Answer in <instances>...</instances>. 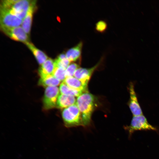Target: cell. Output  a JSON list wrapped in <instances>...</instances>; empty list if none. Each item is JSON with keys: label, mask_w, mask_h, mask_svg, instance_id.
<instances>
[{"label": "cell", "mask_w": 159, "mask_h": 159, "mask_svg": "<svg viewBox=\"0 0 159 159\" xmlns=\"http://www.w3.org/2000/svg\"><path fill=\"white\" fill-rule=\"evenodd\" d=\"M25 44L32 53L39 64L42 65L48 59L46 54L36 48L32 43L29 42Z\"/></svg>", "instance_id": "cell-15"}, {"label": "cell", "mask_w": 159, "mask_h": 159, "mask_svg": "<svg viewBox=\"0 0 159 159\" xmlns=\"http://www.w3.org/2000/svg\"><path fill=\"white\" fill-rule=\"evenodd\" d=\"M75 97L61 94L58 98L57 107L59 108H66L76 103Z\"/></svg>", "instance_id": "cell-14"}, {"label": "cell", "mask_w": 159, "mask_h": 159, "mask_svg": "<svg viewBox=\"0 0 159 159\" xmlns=\"http://www.w3.org/2000/svg\"><path fill=\"white\" fill-rule=\"evenodd\" d=\"M59 90L57 86L48 87L46 88L43 100V107L48 110L57 107Z\"/></svg>", "instance_id": "cell-4"}, {"label": "cell", "mask_w": 159, "mask_h": 159, "mask_svg": "<svg viewBox=\"0 0 159 159\" xmlns=\"http://www.w3.org/2000/svg\"><path fill=\"white\" fill-rule=\"evenodd\" d=\"M102 59L94 66L90 68H79L75 71L74 77L87 86L91 77L94 70L98 67Z\"/></svg>", "instance_id": "cell-9"}, {"label": "cell", "mask_w": 159, "mask_h": 159, "mask_svg": "<svg viewBox=\"0 0 159 159\" xmlns=\"http://www.w3.org/2000/svg\"><path fill=\"white\" fill-rule=\"evenodd\" d=\"M55 68L54 62L50 58L48 59L42 65L39 72L40 78L53 75Z\"/></svg>", "instance_id": "cell-13"}, {"label": "cell", "mask_w": 159, "mask_h": 159, "mask_svg": "<svg viewBox=\"0 0 159 159\" xmlns=\"http://www.w3.org/2000/svg\"><path fill=\"white\" fill-rule=\"evenodd\" d=\"M62 115L66 127L83 126L81 114L76 104L64 109Z\"/></svg>", "instance_id": "cell-2"}, {"label": "cell", "mask_w": 159, "mask_h": 159, "mask_svg": "<svg viewBox=\"0 0 159 159\" xmlns=\"http://www.w3.org/2000/svg\"><path fill=\"white\" fill-rule=\"evenodd\" d=\"M82 46L83 42L81 41L67 50L65 54L70 62L76 61L81 58Z\"/></svg>", "instance_id": "cell-11"}, {"label": "cell", "mask_w": 159, "mask_h": 159, "mask_svg": "<svg viewBox=\"0 0 159 159\" xmlns=\"http://www.w3.org/2000/svg\"><path fill=\"white\" fill-rule=\"evenodd\" d=\"M79 67L77 64L73 63L69 64L66 69V77H73L76 70Z\"/></svg>", "instance_id": "cell-20"}, {"label": "cell", "mask_w": 159, "mask_h": 159, "mask_svg": "<svg viewBox=\"0 0 159 159\" xmlns=\"http://www.w3.org/2000/svg\"><path fill=\"white\" fill-rule=\"evenodd\" d=\"M128 132L129 138L135 131L138 130H153L157 131L158 129L150 125L143 115L133 116L130 124L124 127Z\"/></svg>", "instance_id": "cell-3"}, {"label": "cell", "mask_w": 159, "mask_h": 159, "mask_svg": "<svg viewBox=\"0 0 159 159\" xmlns=\"http://www.w3.org/2000/svg\"><path fill=\"white\" fill-rule=\"evenodd\" d=\"M33 1L18 0L10 9L7 10L11 14L23 20L26 16Z\"/></svg>", "instance_id": "cell-7"}, {"label": "cell", "mask_w": 159, "mask_h": 159, "mask_svg": "<svg viewBox=\"0 0 159 159\" xmlns=\"http://www.w3.org/2000/svg\"><path fill=\"white\" fill-rule=\"evenodd\" d=\"M1 30L11 39L25 44L29 42L28 35L21 26L12 28H1Z\"/></svg>", "instance_id": "cell-6"}, {"label": "cell", "mask_w": 159, "mask_h": 159, "mask_svg": "<svg viewBox=\"0 0 159 159\" xmlns=\"http://www.w3.org/2000/svg\"><path fill=\"white\" fill-rule=\"evenodd\" d=\"M63 82L72 89L83 93L87 92V86L74 77H67Z\"/></svg>", "instance_id": "cell-12"}, {"label": "cell", "mask_w": 159, "mask_h": 159, "mask_svg": "<svg viewBox=\"0 0 159 159\" xmlns=\"http://www.w3.org/2000/svg\"><path fill=\"white\" fill-rule=\"evenodd\" d=\"M95 97L88 91L83 93L77 97L76 105L81 115L83 126L89 125L95 106Z\"/></svg>", "instance_id": "cell-1"}, {"label": "cell", "mask_w": 159, "mask_h": 159, "mask_svg": "<svg viewBox=\"0 0 159 159\" xmlns=\"http://www.w3.org/2000/svg\"><path fill=\"white\" fill-rule=\"evenodd\" d=\"M107 27V24L104 21H99L96 24L95 29L96 30L100 32H104L106 29Z\"/></svg>", "instance_id": "cell-21"}, {"label": "cell", "mask_w": 159, "mask_h": 159, "mask_svg": "<svg viewBox=\"0 0 159 159\" xmlns=\"http://www.w3.org/2000/svg\"><path fill=\"white\" fill-rule=\"evenodd\" d=\"M36 1H33L26 14L22 20L21 26L26 33L29 35L30 33L33 15L36 5Z\"/></svg>", "instance_id": "cell-10"}, {"label": "cell", "mask_w": 159, "mask_h": 159, "mask_svg": "<svg viewBox=\"0 0 159 159\" xmlns=\"http://www.w3.org/2000/svg\"><path fill=\"white\" fill-rule=\"evenodd\" d=\"M0 28H12L21 25L22 20L10 13L7 10L0 8Z\"/></svg>", "instance_id": "cell-5"}, {"label": "cell", "mask_w": 159, "mask_h": 159, "mask_svg": "<svg viewBox=\"0 0 159 159\" xmlns=\"http://www.w3.org/2000/svg\"><path fill=\"white\" fill-rule=\"evenodd\" d=\"M60 82L53 75H51L43 78H40L39 82V84L46 87L57 86L59 85Z\"/></svg>", "instance_id": "cell-16"}, {"label": "cell", "mask_w": 159, "mask_h": 159, "mask_svg": "<svg viewBox=\"0 0 159 159\" xmlns=\"http://www.w3.org/2000/svg\"><path fill=\"white\" fill-rule=\"evenodd\" d=\"M59 90L61 94L74 97H78L83 93L71 88L63 82L60 84Z\"/></svg>", "instance_id": "cell-17"}, {"label": "cell", "mask_w": 159, "mask_h": 159, "mask_svg": "<svg viewBox=\"0 0 159 159\" xmlns=\"http://www.w3.org/2000/svg\"><path fill=\"white\" fill-rule=\"evenodd\" d=\"M130 99L128 105L133 116L143 115V112L138 102L132 82L130 83L129 86Z\"/></svg>", "instance_id": "cell-8"}, {"label": "cell", "mask_w": 159, "mask_h": 159, "mask_svg": "<svg viewBox=\"0 0 159 159\" xmlns=\"http://www.w3.org/2000/svg\"><path fill=\"white\" fill-rule=\"evenodd\" d=\"M54 62L55 67H61L65 69L69 66L70 63L66 56L57 57Z\"/></svg>", "instance_id": "cell-19"}, {"label": "cell", "mask_w": 159, "mask_h": 159, "mask_svg": "<svg viewBox=\"0 0 159 159\" xmlns=\"http://www.w3.org/2000/svg\"><path fill=\"white\" fill-rule=\"evenodd\" d=\"M65 70L62 67H55L53 75L60 81H63L66 78Z\"/></svg>", "instance_id": "cell-18"}]
</instances>
